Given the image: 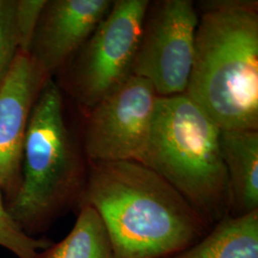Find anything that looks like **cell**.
I'll return each instance as SVG.
<instances>
[{
    "mask_svg": "<svg viewBox=\"0 0 258 258\" xmlns=\"http://www.w3.org/2000/svg\"><path fill=\"white\" fill-rule=\"evenodd\" d=\"M167 258H258V211L223 218L200 241Z\"/></svg>",
    "mask_w": 258,
    "mask_h": 258,
    "instance_id": "obj_11",
    "label": "cell"
},
{
    "mask_svg": "<svg viewBox=\"0 0 258 258\" xmlns=\"http://www.w3.org/2000/svg\"><path fill=\"white\" fill-rule=\"evenodd\" d=\"M82 205L100 215L114 258L169 257L212 229L171 184L137 162H88Z\"/></svg>",
    "mask_w": 258,
    "mask_h": 258,
    "instance_id": "obj_1",
    "label": "cell"
},
{
    "mask_svg": "<svg viewBox=\"0 0 258 258\" xmlns=\"http://www.w3.org/2000/svg\"><path fill=\"white\" fill-rule=\"evenodd\" d=\"M51 243L52 241L45 238L31 236L20 228L8 211L0 189V247L11 251L16 257L32 258Z\"/></svg>",
    "mask_w": 258,
    "mask_h": 258,
    "instance_id": "obj_13",
    "label": "cell"
},
{
    "mask_svg": "<svg viewBox=\"0 0 258 258\" xmlns=\"http://www.w3.org/2000/svg\"><path fill=\"white\" fill-rule=\"evenodd\" d=\"M32 258H114L110 240L98 212L79 207L74 226L64 238L51 243Z\"/></svg>",
    "mask_w": 258,
    "mask_h": 258,
    "instance_id": "obj_12",
    "label": "cell"
},
{
    "mask_svg": "<svg viewBox=\"0 0 258 258\" xmlns=\"http://www.w3.org/2000/svg\"><path fill=\"white\" fill-rule=\"evenodd\" d=\"M198 6L184 95L222 130H257V1L209 0Z\"/></svg>",
    "mask_w": 258,
    "mask_h": 258,
    "instance_id": "obj_2",
    "label": "cell"
},
{
    "mask_svg": "<svg viewBox=\"0 0 258 258\" xmlns=\"http://www.w3.org/2000/svg\"><path fill=\"white\" fill-rule=\"evenodd\" d=\"M49 79L30 54L19 52L0 87V189L6 204L19 191L31 113Z\"/></svg>",
    "mask_w": 258,
    "mask_h": 258,
    "instance_id": "obj_8",
    "label": "cell"
},
{
    "mask_svg": "<svg viewBox=\"0 0 258 258\" xmlns=\"http://www.w3.org/2000/svg\"><path fill=\"white\" fill-rule=\"evenodd\" d=\"M220 131L184 94L159 97L142 162L171 184L212 228L231 212Z\"/></svg>",
    "mask_w": 258,
    "mask_h": 258,
    "instance_id": "obj_4",
    "label": "cell"
},
{
    "mask_svg": "<svg viewBox=\"0 0 258 258\" xmlns=\"http://www.w3.org/2000/svg\"><path fill=\"white\" fill-rule=\"evenodd\" d=\"M198 22V11L190 0L149 4L132 75L148 81L159 97L185 93Z\"/></svg>",
    "mask_w": 258,
    "mask_h": 258,
    "instance_id": "obj_6",
    "label": "cell"
},
{
    "mask_svg": "<svg viewBox=\"0 0 258 258\" xmlns=\"http://www.w3.org/2000/svg\"><path fill=\"white\" fill-rule=\"evenodd\" d=\"M159 96L146 79L132 75L86 113L83 153L87 162L144 160Z\"/></svg>",
    "mask_w": 258,
    "mask_h": 258,
    "instance_id": "obj_7",
    "label": "cell"
},
{
    "mask_svg": "<svg viewBox=\"0 0 258 258\" xmlns=\"http://www.w3.org/2000/svg\"><path fill=\"white\" fill-rule=\"evenodd\" d=\"M88 162L64 115L60 88L50 78L37 98L24 141L21 183L8 211L27 234L37 237L80 206Z\"/></svg>",
    "mask_w": 258,
    "mask_h": 258,
    "instance_id": "obj_3",
    "label": "cell"
},
{
    "mask_svg": "<svg viewBox=\"0 0 258 258\" xmlns=\"http://www.w3.org/2000/svg\"><path fill=\"white\" fill-rule=\"evenodd\" d=\"M47 0H15V22L19 52L29 54L37 23Z\"/></svg>",
    "mask_w": 258,
    "mask_h": 258,
    "instance_id": "obj_15",
    "label": "cell"
},
{
    "mask_svg": "<svg viewBox=\"0 0 258 258\" xmlns=\"http://www.w3.org/2000/svg\"><path fill=\"white\" fill-rule=\"evenodd\" d=\"M14 4L15 0H0V87L19 52Z\"/></svg>",
    "mask_w": 258,
    "mask_h": 258,
    "instance_id": "obj_14",
    "label": "cell"
},
{
    "mask_svg": "<svg viewBox=\"0 0 258 258\" xmlns=\"http://www.w3.org/2000/svg\"><path fill=\"white\" fill-rule=\"evenodd\" d=\"M112 4L111 0H47L29 54L52 78L82 49Z\"/></svg>",
    "mask_w": 258,
    "mask_h": 258,
    "instance_id": "obj_9",
    "label": "cell"
},
{
    "mask_svg": "<svg viewBox=\"0 0 258 258\" xmlns=\"http://www.w3.org/2000/svg\"><path fill=\"white\" fill-rule=\"evenodd\" d=\"M222 156L231 192L229 216L258 211V131H220Z\"/></svg>",
    "mask_w": 258,
    "mask_h": 258,
    "instance_id": "obj_10",
    "label": "cell"
},
{
    "mask_svg": "<svg viewBox=\"0 0 258 258\" xmlns=\"http://www.w3.org/2000/svg\"><path fill=\"white\" fill-rule=\"evenodd\" d=\"M149 4L148 0L113 1L70 61L68 89L86 113L132 76Z\"/></svg>",
    "mask_w": 258,
    "mask_h": 258,
    "instance_id": "obj_5",
    "label": "cell"
}]
</instances>
